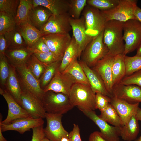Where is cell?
Wrapping results in <instances>:
<instances>
[{
	"mask_svg": "<svg viewBox=\"0 0 141 141\" xmlns=\"http://www.w3.org/2000/svg\"><path fill=\"white\" fill-rule=\"evenodd\" d=\"M1 128H0V141H7L6 139L3 136Z\"/></svg>",
	"mask_w": 141,
	"mask_h": 141,
	"instance_id": "cell-53",
	"label": "cell"
},
{
	"mask_svg": "<svg viewBox=\"0 0 141 141\" xmlns=\"http://www.w3.org/2000/svg\"><path fill=\"white\" fill-rule=\"evenodd\" d=\"M79 62L86 75L93 92L95 94L99 93L111 97V95L107 91L100 76L84 61L80 60Z\"/></svg>",
	"mask_w": 141,
	"mask_h": 141,
	"instance_id": "cell-21",
	"label": "cell"
},
{
	"mask_svg": "<svg viewBox=\"0 0 141 141\" xmlns=\"http://www.w3.org/2000/svg\"><path fill=\"white\" fill-rule=\"evenodd\" d=\"M100 112L98 116L107 123L116 127H121L124 125L117 113L110 103Z\"/></svg>",
	"mask_w": 141,
	"mask_h": 141,
	"instance_id": "cell-33",
	"label": "cell"
},
{
	"mask_svg": "<svg viewBox=\"0 0 141 141\" xmlns=\"http://www.w3.org/2000/svg\"><path fill=\"white\" fill-rule=\"evenodd\" d=\"M0 94L4 97L7 104L8 110L6 119L2 124H7L12 121L20 118L31 117L30 115L15 100L6 89L0 88Z\"/></svg>",
	"mask_w": 141,
	"mask_h": 141,
	"instance_id": "cell-17",
	"label": "cell"
},
{
	"mask_svg": "<svg viewBox=\"0 0 141 141\" xmlns=\"http://www.w3.org/2000/svg\"><path fill=\"white\" fill-rule=\"evenodd\" d=\"M124 22L115 20L107 21L104 30L103 39L109 50L107 55L115 57L123 54L124 44L123 39Z\"/></svg>",
	"mask_w": 141,
	"mask_h": 141,
	"instance_id": "cell-1",
	"label": "cell"
},
{
	"mask_svg": "<svg viewBox=\"0 0 141 141\" xmlns=\"http://www.w3.org/2000/svg\"><path fill=\"white\" fill-rule=\"evenodd\" d=\"M7 44L4 34L0 35V55H4Z\"/></svg>",
	"mask_w": 141,
	"mask_h": 141,
	"instance_id": "cell-49",
	"label": "cell"
},
{
	"mask_svg": "<svg viewBox=\"0 0 141 141\" xmlns=\"http://www.w3.org/2000/svg\"><path fill=\"white\" fill-rule=\"evenodd\" d=\"M85 19L86 33L95 38L103 31L107 22L102 12L87 5L81 13Z\"/></svg>",
	"mask_w": 141,
	"mask_h": 141,
	"instance_id": "cell-4",
	"label": "cell"
},
{
	"mask_svg": "<svg viewBox=\"0 0 141 141\" xmlns=\"http://www.w3.org/2000/svg\"><path fill=\"white\" fill-rule=\"evenodd\" d=\"M124 56L123 54H119L114 57L112 66L113 87L120 83L125 76Z\"/></svg>",
	"mask_w": 141,
	"mask_h": 141,
	"instance_id": "cell-29",
	"label": "cell"
},
{
	"mask_svg": "<svg viewBox=\"0 0 141 141\" xmlns=\"http://www.w3.org/2000/svg\"><path fill=\"white\" fill-rule=\"evenodd\" d=\"M33 0H20L15 17L16 26L29 21V15L32 7Z\"/></svg>",
	"mask_w": 141,
	"mask_h": 141,
	"instance_id": "cell-31",
	"label": "cell"
},
{
	"mask_svg": "<svg viewBox=\"0 0 141 141\" xmlns=\"http://www.w3.org/2000/svg\"><path fill=\"white\" fill-rule=\"evenodd\" d=\"M69 20L78 49V58L80 59L83 51L95 38L86 33L85 19L83 16L82 15L77 19L70 17Z\"/></svg>",
	"mask_w": 141,
	"mask_h": 141,
	"instance_id": "cell-11",
	"label": "cell"
},
{
	"mask_svg": "<svg viewBox=\"0 0 141 141\" xmlns=\"http://www.w3.org/2000/svg\"><path fill=\"white\" fill-rule=\"evenodd\" d=\"M87 0H69L68 13L75 19L79 18L84 8L87 5Z\"/></svg>",
	"mask_w": 141,
	"mask_h": 141,
	"instance_id": "cell-38",
	"label": "cell"
},
{
	"mask_svg": "<svg viewBox=\"0 0 141 141\" xmlns=\"http://www.w3.org/2000/svg\"><path fill=\"white\" fill-rule=\"evenodd\" d=\"M89 141H107L102 136L100 132L95 131L90 135Z\"/></svg>",
	"mask_w": 141,
	"mask_h": 141,
	"instance_id": "cell-48",
	"label": "cell"
},
{
	"mask_svg": "<svg viewBox=\"0 0 141 141\" xmlns=\"http://www.w3.org/2000/svg\"><path fill=\"white\" fill-rule=\"evenodd\" d=\"M125 77L130 75L141 69V56L130 57L125 55Z\"/></svg>",
	"mask_w": 141,
	"mask_h": 141,
	"instance_id": "cell-37",
	"label": "cell"
},
{
	"mask_svg": "<svg viewBox=\"0 0 141 141\" xmlns=\"http://www.w3.org/2000/svg\"><path fill=\"white\" fill-rule=\"evenodd\" d=\"M78 58V51L75 40L73 36L69 45L66 50L58 68L61 73L63 72Z\"/></svg>",
	"mask_w": 141,
	"mask_h": 141,
	"instance_id": "cell-30",
	"label": "cell"
},
{
	"mask_svg": "<svg viewBox=\"0 0 141 141\" xmlns=\"http://www.w3.org/2000/svg\"><path fill=\"white\" fill-rule=\"evenodd\" d=\"M74 83L67 75L60 72L58 69L50 83L43 89L45 93L49 91L61 93L68 96Z\"/></svg>",
	"mask_w": 141,
	"mask_h": 141,
	"instance_id": "cell-19",
	"label": "cell"
},
{
	"mask_svg": "<svg viewBox=\"0 0 141 141\" xmlns=\"http://www.w3.org/2000/svg\"><path fill=\"white\" fill-rule=\"evenodd\" d=\"M9 67L10 73L5 86V89L22 107V90L18 79L16 68L10 63Z\"/></svg>",
	"mask_w": 141,
	"mask_h": 141,
	"instance_id": "cell-24",
	"label": "cell"
},
{
	"mask_svg": "<svg viewBox=\"0 0 141 141\" xmlns=\"http://www.w3.org/2000/svg\"><path fill=\"white\" fill-rule=\"evenodd\" d=\"M68 138L69 141H82L80 135V129L78 125L73 124L72 130L69 133Z\"/></svg>",
	"mask_w": 141,
	"mask_h": 141,
	"instance_id": "cell-47",
	"label": "cell"
},
{
	"mask_svg": "<svg viewBox=\"0 0 141 141\" xmlns=\"http://www.w3.org/2000/svg\"><path fill=\"white\" fill-rule=\"evenodd\" d=\"M110 104L114 108L123 125L127 123L131 117L136 115L139 103L130 104L112 96Z\"/></svg>",
	"mask_w": 141,
	"mask_h": 141,
	"instance_id": "cell-20",
	"label": "cell"
},
{
	"mask_svg": "<svg viewBox=\"0 0 141 141\" xmlns=\"http://www.w3.org/2000/svg\"><path fill=\"white\" fill-rule=\"evenodd\" d=\"M136 56H141V42L137 49Z\"/></svg>",
	"mask_w": 141,
	"mask_h": 141,
	"instance_id": "cell-52",
	"label": "cell"
},
{
	"mask_svg": "<svg viewBox=\"0 0 141 141\" xmlns=\"http://www.w3.org/2000/svg\"><path fill=\"white\" fill-rule=\"evenodd\" d=\"M62 73L68 75L75 83H79L90 86L86 75L77 59Z\"/></svg>",
	"mask_w": 141,
	"mask_h": 141,
	"instance_id": "cell-28",
	"label": "cell"
},
{
	"mask_svg": "<svg viewBox=\"0 0 141 141\" xmlns=\"http://www.w3.org/2000/svg\"><path fill=\"white\" fill-rule=\"evenodd\" d=\"M79 109L92 120L98 127L102 137L107 141H119L121 127L109 125L97 116L94 111Z\"/></svg>",
	"mask_w": 141,
	"mask_h": 141,
	"instance_id": "cell-12",
	"label": "cell"
},
{
	"mask_svg": "<svg viewBox=\"0 0 141 141\" xmlns=\"http://www.w3.org/2000/svg\"><path fill=\"white\" fill-rule=\"evenodd\" d=\"M95 95L90 85L75 83L72 86L68 96L74 107L76 106L79 109L94 111L96 109Z\"/></svg>",
	"mask_w": 141,
	"mask_h": 141,
	"instance_id": "cell-2",
	"label": "cell"
},
{
	"mask_svg": "<svg viewBox=\"0 0 141 141\" xmlns=\"http://www.w3.org/2000/svg\"><path fill=\"white\" fill-rule=\"evenodd\" d=\"M42 37L50 51L62 58L72 39L69 33L50 34L43 36Z\"/></svg>",
	"mask_w": 141,
	"mask_h": 141,
	"instance_id": "cell-16",
	"label": "cell"
},
{
	"mask_svg": "<svg viewBox=\"0 0 141 141\" xmlns=\"http://www.w3.org/2000/svg\"><path fill=\"white\" fill-rule=\"evenodd\" d=\"M7 49H14L27 47L20 34L16 29L4 34Z\"/></svg>",
	"mask_w": 141,
	"mask_h": 141,
	"instance_id": "cell-32",
	"label": "cell"
},
{
	"mask_svg": "<svg viewBox=\"0 0 141 141\" xmlns=\"http://www.w3.org/2000/svg\"><path fill=\"white\" fill-rule=\"evenodd\" d=\"M120 83L125 85H135L141 87V69L125 77Z\"/></svg>",
	"mask_w": 141,
	"mask_h": 141,
	"instance_id": "cell-43",
	"label": "cell"
},
{
	"mask_svg": "<svg viewBox=\"0 0 141 141\" xmlns=\"http://www.w3.org/2000/svg\"><path fill=\"white\" fill-rule=\"evenodd\" d=\"M22 107L33 118H45L42 102L27 90L22 89Z\"/></svg>",
	"mask_w": 141,
	"mask_h": 141,
	"instance_id": "cell-14",
	"label": "cell"
},
{
	"mask_svg": "<svg viewBox=\"0 0 141 141\" xmlns=\"http://www.w3.org/2000/svg\"><path fill=\"white\" fill-rule=\"evenodd\" d=\"M119 0H87V5L97 8L101 11L110 10L118 4Z\"/></svg>",
	"mask_w": 141,
	"mask_h": 141,
	"instance_id": "cell-39",
	"label": "cell"
},
{
	"mask_svg": "<svg viewBox=\"0 0 141 141\" xmlns=\"http://www.w3.org/2000/svg\"><path fill=\"white\" fill-rule=\"evenodd\" d=\"M96 109H98L100 111L104 109L110 103L111 97L99 93H96Z\"/></svg>",
	"mask_w": 141,
	"mask_h": 141,
	"instance_id": "cell-44",
	"label": "cell"
},
{
	"mask_svg": "<svg viewBox=\"0 0 141 141\" xmlns=\"http://www.w3.org/2000/svg\"><path fill=\"white\" fill-rule=\"evenodd\" d=\"M111 96L130 104L140 103L141 102V87L119 83L113 86Z\"/></svg>",
	"mask_w": 141,
	"mask_h": 141,
	"instance_id": "cell-13",
	"label": "cell"
},
{
	"mask_svg": "<svg viewBox=\"0 0 141 141\" xmlns=\"http://www.w3.org/2000/svg\"><path fill=\"white\" fill-rule=\"evenodd\" d=\"M60 141H69V140L68 137H64Z\"/></svg>",
	"mask_w": 141,
	"mask_h": 141,
	"instance_id": "cell-54",
	"label": "cell"
},
{
	"mask_svg": "<svg viewBox=\"0 0 141 141\" xmlns=\"http://www.w3.org/2000/svg\"><path fill=\"white\" fill-rule=\"evenodd\" d=\"M136 115L132 116L128 122L120 128V136L125 141L135 140L139 133V126Z\"/></svg>",
	"mask_w": 141,
	"mask_h": 141,
	"instance_id": "cell-27",
	"label": "cell"
},
{
	"mask_svg": "<svg viewBox=\"0 0 141 141\" xmlns=\"http://www.w3.org/2000/svg\"><path fill=\"white\" fill-rule=\"evenodd\" d=\"M62 115L46 113V126L44 128L45 137L51 141H60L63 137H68L69 133L62 122Z\"/></svg>",
	"mask_w": 141,
	"mask_h": 141,
	"instance_id": "cell-10",
	"label": "cell"
},
{
	"mask_svg": "<svg viewBox=\"0 0 141 141\" xmlns=\"http://www.w3.org/2000/svg\"><path fill=\"white\" fill-rule=\"evenodd\" d=\"M10 71L9 63L5 56L0 55V80L2 86H5Z\"/></svg>",
	"mask_w": 141,
	"mask_h": 141,
	"instance_id": "cell-42",
	"label": "cell"
},
{
	"mask_svg": "<svg viewBox=\"0 0 141 141\" xmlns=\"http://www.w3.org/2000/svg\"><path fill=\"white\" fill-rule=\"evenodd\" d=\"M123 32L125 56L137 49L141 42V23L136 19L128 20L124 23Z\"/></svg>",
	"mask_w": 141,
	"mask_h": 141,
	"instance_id": "cell-6",
	"label": "cell"
},
{
	"mask_svg": "<svg viewBox=\"0 0 141 141\" xmlns=\"http://www.w3.org/2000/svg\"><path fill=\"white\" fill-rule=\"evenodd\" d=\"M137 3L136 0H119L118 4L114 8L101 11L107 21L115 20L125 22L130 19H136L134 12Z\"/></svg>",
	"mask_w": 141,
	"mask_h": 141,
	"instance_id": "cell-7",
	"label": "cell"
},
{
	"mask_svg": "<svg viewBox=\"0 0 141 141\" xmlns=\"http://www.w3.org/2000/svg\"><path fill=\"white\" fill-rule=\"evenodd\" d=\"M136 116L138 120L141 121V108L139 107L137 110Z\"/></svg>",
	"mask_w": 141,
	"mask_h": 141,
	"instance_id": "cell-51",
	"label": "cell"
},
{
	"mask_svg": "<svg viewBox=\"0 0 141 141\" xmlns=\"http://www.w3.org/2000/svg\"><path fill=\"white\" fill-rule=\"evenodd\" d=\"M16 29L23 37L27 46L30 48L43 36L40 30L33 26L29 21L16 26Z\"/></svg>",
	"mask_w": 141,
	"mask_h": 141,
	"instance_id": "cell-25",
	"label": "cell"
},
{
	"mask_svg": "<svg viewBox=\"0 0 141 141\" xmlns=\"http://www.w3.org/2000/svg\"><path fill=\"white\" fill-rule=\"evenodd\" d=\"M103 32L89 43L82 53L81 60L90 68L95 66L108 53V49L103 42Z\"/></svg>",
	"mask_w": 141,
	"mask_h": 141,
	"instance_id": "cell-5",
	"label": "cell"
},
{
	"mask_svg": "<svg viewBox=\"0 0 141 141\" xmlns=\"http://www.w3.org/2000/svg\"><path fill=\"white\" fill-rule=\"evenodd\" d=\"M114 57L107 55L92 68L101 77L107 91L111 95L113 88L112 66Z\"/></svg>",
	"mask_w": 141,
	"mask_h": 141,
	"instance_id": "cell-18",
	"label": "cell"
},
{
	"mask_svg": "<svg viewBox=\"0 0 141 141\" xmlns=\"http://www.w3.org/2000/svg\"><path fill=\"white\" fill-rule=\"evenodd\" d=\"M26 64L33 75L39 80L46 65L40 61L33 53L31 56Z\"/></svg>",
	"mask_w": 141,
	"mask_h": 141,
	"instance_id": "cell-34",
	"label": "cell"
},
{
	"mask_svg": "<svg viewBox=\"0 0 141 141\" xmlns=\"http://www.w3.org/2000/svg\"><path fill=\"white\" fill-rule=\"evenodd\" d=\"M15 17L8 13L0 11V35L16 28Z\"/></svg>",
	"mask_w": 141,
	"mask_h": 141,
	"instance_id": "cell-35",
	"label": "cell"
},
{
	"mask_svg": "<svg viewBox=\"0 0 141 141\" xmlns=\"http://www.w3.org/2000/svg\"><path fill=\"white\" fill-rule=\"evenodd\" d=\"M52 15L49 9L44 7H32L29 15V21L33 26L39 30Z\"/></svg>",
	"mask_w": 141,
	"mask_h": 141,
	"instance_id": "cell-26",
	"label": "cell"
},
{
	"mask_svg": "<svg viewBox=\"0 0 141 141\" xmlns=\"http://www.w3.org/2000/svg\"><path fill=\"white\" fill-rule=\"evenodd\" d=\"M44 7L54 15H59L68 13L69 0H33L32 7Z\"/></svg>",
	"mask_w": 141,
	"mask_h": 141,
	"instance_id": "cell-22",
	"label": "cell"
},
{
	"mask_svg": "<svg viewBox=\"0 0 141 141\" xmlns=\"http://www.w3.org/2000/svg\"><path fill=\"white\" fill-rule=\"evenodd\" d=\"M32 51L36 57L40 61L46 65L58 61L62 60V58L51 51L42 52L36 50H33Z\"/></svg>",
	"mask_w": 141,
	"mask_h": 141,
	"instance_id": "cell-40",
	"label": "cell"
},
{
	"mask_svg": "<svg viewBox=\"0 0 141 141\" xmlns=\"http://www.w3.org/2000/svg\"><path fill=\"white\" fill-rule=\"evenodd\" d=\"M19 2V0H0V11L8 13L15 17Z\"/></svg>",
	"mask_w": 141,
	"mask_h": 141,
	"instance_id": "cell-41",
	"label": "cell"
},
{
	"mask_svg": "<svg viewBox=\"0 0 141 141\" xmlns=\"http://www.w3.org/2000/svg\"><path fill=\"white\" fill-rule=\"evenodd\" d=\"M134 15L136 19L141 23V8L138 6L136 9Z\"/></svg>",
	"mask_w": 141,
	"mask_h": 141,
	"instance_id": "cell-50",
	"label": "cell"
},
{
	"mask_svg": "<svg viewBox=\"0 0 141 141\" xmlns=\"http://www.w3.org/2000/svg\"><path fill=\"white\" fill-rule=\"evenodd\" d=\"M42 102L46 113L50 114L62 115L74 107L68 95L52 91L45 93Z\"/></svg>",
	"mask_w": 141,
	"mask_h": 141,
	"instance_id": "cell-3",
	"label": "cell"
},
{
	"mask_svg": "<svg viewBox=\"0 0 141 141\" xmlns=\"http://www.w3.org/2000/svg\"><path fill=\"white\" fill-rule=\"evenodd\" d=\"M30 49L32 50H36L42 52H47L50 51L42 37L36 42Z\"/></svg>",
	"mask_w": 141,
	"mask_h": 141,
	"instance_id": "cell-46",
	"label": "cell"
},
{
	"mask_svg": "<svg viewBox=\"0 0 141 141\" xmlns=\"http://www.w3.org/2000/svg\"><path fill=\"white\" fill-rule=\"evenodd\" d=\"M42 141H51L49 139L46 138L45 137L42 140Z\"/></svg>",
	"mask_w": 141,
	"mask_h": 141,
	"instance_id": "cell-56",
	"label": "cell"
},
{
	"mask_svg": "<svg viewBox=\"0 0 141 141\" xmlns=\"http://www.w3.org/2000/svg\"><path fill=\"white\" fill-rule=\"evenodd\" d=\"M16 72L23 85L22 89L25 90L42 101L45 93L41 88L40 81L33 75L26 64L15 67Z\"/></svg>",
	"mask_w": 141,
	"mask_h": 141,
	"instance_id": "cell-8",
	"label": "cell"
},
{
	"mask_svg": "<svg viewBox=\"0 0 141 141\" xmlns=\"http://www.w3.org/2000/svg\"><path fill=\"white\" fill-rule=\"evenodd\" d=\"M2 116L0 113V128L2 132L9 130L15 131L21 134L37 127L44 124V121L41 118H33L31 117L17 119L10 123L5 124L2 123Z\"/></svg>",
	"mask_w": 141,
	"mask_h": 141,
	"instance_id": "cell-15",
	"label": "cell"
},
{
	"mask_svg": "<svg viewBox=\"0 0 141 141\" xmlns=\"http://www.w3.org/2000/svg\"><path fill=\"white\" fill-rule=\"evenodd\" d=\"M33 53L30 48L25 47L14 49H7L4 55L9 63L16 67L26 64Z\"/></svg>",
	"mask_w": 141,
	"mask_h": 141,
	"instance_id": "cell-23",
	"label": "cell"
},
{
	"mask_svg": "<svg viewBox=\"0 0 141 141\" xmlns=\"http://www.w3.org/2000/svg\"><path fill=\"white\" fill-rule=\"evenodd\" d=\"M134 141H141V135L137 139H136Z\"/></svg>",
	"mask_w": 141,
	"mask_h": 141,
	"instance_id": "cell-55",
	"label": "cell"
},
{
	"mask_svg": "<svg viewBox=\"0 0 141 141\" xmlns=\"http://www.w3.org/2000/svg\"><path fill=\"white\" fill-rule=\"evenodd\" d=\"M32 129V135L31 141H42L45 137L44 132L43 125L35 127Z\"/></svg>",
	"mask_w": 141,
	"mask_h": 141,
	"instance_id": "cell-45",
	"label": "cell"
},
{
	"mask_svg": "<svg viewBox=\"0 0 141 141\" xmlns=\"http://www.w3.org/2000/svg\"><path fill=\"white\" fill-rule=\"evenodd\" d=\"M68 13L62 15H52L39 30L43 36L52 34L69 33L72 30Z\"/></svg>",
	"mask_w": 141,
	"mask_h": 141,
	"instance_id": "cell-9",
	"label": "cell"
},
{
	"mask_svg": "<svg viewBox=\"0 0 141 141\" xmlns=\"http://www.w3.org/2000/svg\"><path fill=\"white\" fill-rule=\"evenodd\" d=\"M61 60L46 65L39 81L41 88L43 89L50 83L60 65Z\"/></svg>",
	"mask_w": 141,
	"mask_h": 141,
	"instance_id": "cell-36",
	"label": "cell"
}]
</instances>
